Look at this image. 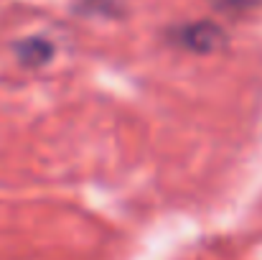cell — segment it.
Here are the masks:
<instances>
[{
  "instance_id": "6da1fadb",
  "label": "cell",
  "mask_w": 262,
  "mask_h": 260,
  "mask_svg": "<svg viewBox=\"0 0 262 260\" xmlns=\"http://www.w3.org/2000/svg\"><path fill=\"white\" fill-rule=\"evenodd\" d=\"M171 38L178 46H183L188 51H196V54H211V51H216V49H222L227 44L224 28L219 23H214V21L183 23L171 33Z\"/></svg>"
},
{
  "instance_id": "7a4b0ae2",
  "label": "cell",
  "mask_w": 262,
  "mask_h": 260,
  "mask_svg": "<svg viewBox=\"0 0 262 260\" xmlns=\"http://www.w3.org/2000/svg\"><path fill=\"white\" fill-rule=\"evenodd\" d=\"M15 54L26 67H41L54 56V46L46 38H26L15 46Z\"/></svg>"
},
{
  "instance_id": "3957f363",
  "label": "cell",
  "mask_w": 262,
  "mask_h": 260,
  "mask_svg": "<svg viewBox=\"0 0 262 260\" xmlns=\"http://www.w3.org/2000/svg\"><path fill=\"white\" fill-rule=\"evenodd\" d=\"M214 5L224 13H232V15H245L250 10H255L257 5H262V0H214Z\"/></svg>"
}]
</instances>
